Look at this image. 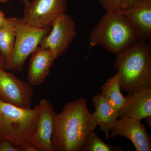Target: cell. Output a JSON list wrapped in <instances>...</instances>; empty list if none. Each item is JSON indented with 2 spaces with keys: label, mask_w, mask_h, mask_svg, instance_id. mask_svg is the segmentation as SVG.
<instances>
[{
  "label": "cell",
  "mask_w": 151,
  "mask_h": 151,
  "mask_svg": "<svg viewBox=\"0 0 151 151\" xmlns=\"http://www.w3.org/2000/svg\"><path fill=\"white\" fill-rule=\"evenodd\" d=\"M97 126L86 99L67 102L62 112L55 115L51 139L53 151H82L86 139Z\"/></svg>",
  "instance_id": "cell-1"
},
{
  "label": "cell",
  "mask_w": 151,
  "mask_h": 151,
  "mask_svg": "<svg viewBox=\"0 0 151 151\" xmlns=\"http://www.w3.org/2000/svg\"><path fill=\"white\" fill-rule=\"evenodd\" d=\"M116 55L113 68L117 71L121 89L128 96L151 87L150 44L139 40Z\"/></svg>",
  "instance_id": "cell-2"
},
{
  "label": "cell",
  "mask_w": 151,
  "mask_h": 151,
  "mask_svg": "<svg viewBox=\"0 0 151 151\" xmlns=\"http://www.w3.org/2000/svg\"><path fill=\"white\" fill-rule=\"evenodd\" d=\"M89 45H97L116 54L139 40L137 32L126 16L120 12L104 14L89 34Z\"/></svg>",
  "instance_id": "cell-3"
},
{
  "label": "cell",
  "mask_w": 151,
  "mask_h": 151,
  "mask_svg": "<svg viewBox=\"0 0 151 151\" xmlns=\"http://www.w3.org/2000/svg\"><path fill=\"white\" fill-rule=\"evenodd\" d=\"M40 110L39 104L24 109L0 98V139H6L18 147L29 140L35 132Z\"/></svg>",
  "instance_id": "cell-4"
},
{
  "label": "cell",
  "mask_w": 151,
  "mask_h": 151,
  "mask_svg": "<svg viewBox=\"0 0 151 151\" xmlns=\"http://www.w3.org/2000/svg\"><path fill=\"white\" fill-rule=\"evenodd\" d=\"M50 30V27L38 28L24 25L20 20L17 27L13 48L5 61L4 69L22 72L27 58L39 46L41 40Z\"/></svg>",
  "instance_id": "cell-5"
},
{
  "label": "cell",
  "mask_w": 151,
  "mask_h": 151,
  "mask_svg": "<svg viewBox=\"0 0 151 151\" xmlns=\"http://www.w3.org/2000/svg\"><path fill=\"white\" fill-rule=\"evenodd\" d=\"M67 0H32L24 6L21 23L38 28L50 27L55 19L65 13Z\"/></svg>",
  "instance_id": "cell-6"
},
{
  "label": "cell",
  "mask_w": 151,
  "mask_h": 151,
  "mask_svg": "<svg viewBox=\"0 0 151 151\" xmlns=\"http://www.w3.org/2000/svg\"><path fill=\"white\" fill-rule=\"evenodd\" d=\"M50 32L41 40L40 46L48 49L55 59L65 53L77 34L76 24L64 13L55 19Z\"/></svg>",
  "instance_id": "cell-7"
},
{
  "label": "cell",
  "mask_w": 151,
  "mask_h": 151,
  "mask_svg": "<svg viewBox=\"0 0 151 151\" xmlns=\"http://www.w3.org/2000/svg\"><path fill=\"white\" fill-rule=\"evenodd\" d=\"M34 86L0 67V98L19 108H31Z\"/></svg>",
  "instance_id": "cell-8"
},
{
  "label": "cell",
  "mask_w": 151,
  "mask_h": 151,
  "mask_svg": "<svg viewBox=\"0 0 151 151\" xmlns=\"http://www.w3.org/2000/svg\"><path fill=\"white\" fill-rule=\"evenodd\" d=\"M40 112L36 129L32 138L27 141L40 151H53L51 139L56 113L51 102L46 99L39 102Z\"/></svg>",
  "instance_id": "cell-9"
},
{
  "label": "cell",
  "mask_w": 151,
  "mask_h": 151,
  "mask_svg": "<svg viewBox=\"0 0 151 151\" xmlns=\"http://www.w3.org/2000/svg\"><path fill=\"white\" fill-rule=\"evenodd\" d=\"M117 136L130 140L137 151H151L150 136L141 121L127 117L118 119L111 130L110 137Z\"/></svg>",
  "instance_id": "cell-10"
},
{
  "label": "cell",
  "mask_w": 151,
  "mask_h": 151,
  "mask_svg": "<svg viewBox=\"0 0 151 151\" xmlns=\"http://www.w3.org/2000/svg\"><path fill=\"white\" fill-rule=\"evenodd\" d=\"M127 97L125 105L118 112L119 119L127 117L141 121L145 119L151 126V87L140 89Z\"/></svg>",
  "instance_id": "cell-11"
},
{
  "label": "cell",
  "mask_w": 151,
  "mask_h": 151,
  "mask_svg": "<svg viewBox=\"0 0 151 151\" xmlns=\"http://www.w3.org/2000/svg\"><path fill=\"white\" fill-rule=\"evenodd\" d=\"M30 59L27 78L28 82L34 86L45 81L55 58L48 49L38 46Z\"/></svg>",
  "instance_id": "cell-12"
},
{
  "label": "cell",
  "mask_w": 151,
  "mask_h": 151,
  "mask_svg": "<svg viewBox=\"0 0 151 151\" xmlns=\"http://www.w3.org/2000/svg\"><path fill=\"white\" fill-rule=\"evenodd\" d=\"M131 22L139 40L145 41L151 38V0H141L129 9L120 12Z\"/></svg>",
  "instance_id": "cell-13"
},
{
  "label": "cell",
  "mask_w": 151,
  "mask_h": 151,
  "mask_svg": "<svg viewBox=\"0 0 151 151\" xmlns=\"http://www.w3.org/2000/svg\"><path fill=\"white\" fill-rule=\"evenodd\" d=\"M95 110L92 114V118L100 127V129L104 132L105 138L108 140L110 133L119 119L118 112L116 111L101 94L94 95L92 99Z\"/></svg>",
  "instance_id": "cell-14"
},
{
  "label": "cell",
  "mask_w": 151,
  "mask_h": 151,
  "mask_svg": "<svg viewBox=\"0 0 151 151\" xmlns=\"http://www.w3.org/2000/svg\"><path fill=\"white\" fill-rule=\"evenodd\" d=\"M101 94L105 97L109 104L119 112L125 105L128 97H124L121 92L118 74L111 76L100 88Z\"/></svg>",
  "instance_id": "cell-15"
},
{
  "label": "cell",
  "mask_w": 151,
  "mask_h": 151,
  "mask_svg": "<svg viewBox=\"0 0 151 151\" xmlns=\"http://www.w3.org/2000/svg\"><path fill=\"white\" fill-rule=\"evenodd\" d=\"M21 18H10L6 24L0 28V53L5 61L13 48L17 26Z\"/></svg>",
  "instance_id": "cell-16"
},
{
  "label": "cell",
  "mask_w": 151,
  "mask_h": 151,
  "mask_svg": "<svg viewBox=\"0 0 151 151\" xmlns=\"http://www.w3.org/2000/svg\"><path fill=\"white\" fill-rule=\"evenodd\" d=\"M119 146L108 145L100 139L94 131L91 132L86 139L82 151H122Z\"/></svg>",
  "instance_id": "cell-17"
},
{
  "label": "cell",
  "mask_w": 151,
  "mask_h": 151,
  "mask_svg": "<svg viewBox=\"0 0 151 151\" xmlns=\"http://www.w3.org/2000/svg\"><path fill=\"white\" fill-rule=\"evenodd\" d=\"M107 12H121L129 9L141 0H98Z\"/></svg>",
  "instance_id": "cell-18"
},
{
  "label": "cell",
  "mask_w": 151,
  "mask_h": 151,
  "mask_svg": "<svg viewBox=\"0 0 151 151\" xmlns=\"http://www.w3.org/2000/svg\"><path fill=\"white\" fill-rule=\"evenodd\" d=\"M0 151H20L19 147L14 145L6 139H0Z\"/></svg>",
  "instance_id": "cell-19"
},
{
  "label": "cell",
  "mask_w": 151,
  "mask_h": 151,
  "mask_svg": "<svg viewBox=\"0 0 151 151\" xmlns=\"http://www.w3.org/2000/svg\"><path fill=\"white\" fill-rule=\"evenodd\" d=\"M18 147L20 151H40L35 146L28 142L22 143Z\"/></svg>",
  "instance_id": "cell-20"
},
{
  "label": "cell",
  "mask_w": 151,
  "mask_h": 151,
  "mask_svg": "<svg viewBox=\"0 0 151 151\" xmlns=\"http://www.w3.org/2000/svg\"><path fill=\"white\" fill-rule=\"evenodd\" d=\"M10 18H6L5 14L0 10V28L9 23Z\"/></svg>",
  "instance_id": "cell-21"
},
{
  "label": "cell",
  "mask_w": 151,
  "mask_h": 151,
  "mask_svg": "<svg viewBox=\"0 0 151 151\" xmlns=\"http://www.w3.org/2000/svg\"><path fill=\"white\" fill-rule=\"evenodd\" d=\"M5 61L4 58L0 53V67L4 68V65Z\"/></svg>",
  "instance_id": "cell-22"
},
{
  "label": "cell",
  "mask_w": 151,
  "mask_h": 151,
  "mask_svg": "<svg viewBox=\"0 0 151 151\" xmlns=\"http://www.w3.org/2000/svg\"><path fill=\"white\" fill-rule=\"evenodd\" d=\"M20 1L24 4V6L27 5L30 2L29 0H20Z\"/></svg>",
  "instance_id": "cell-23"
},
{
  "label": "cell",
  "mask_w": 151,
  "mask_h": 151,
  "mask_svg": "<svg viewBox=\"0 0 151 151\" xmlns=\"http://www.w3.org/2000/svg\"><path fill=\"white\" fill-rule=\"evenodd\" d=\"M10 0H0V4H6Z\"/></svg>",
  "instance_id": "cell-24"
}]
</instances>
